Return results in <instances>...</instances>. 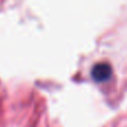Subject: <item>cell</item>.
<instances>
[{"label": "cell", "instance_id": "6da1fadb", "mask_svg": "<svg viewBox=\"0 0 127 127\" xmlns=\"http://www.w3.org/2000/svg\"><path fill=\"white\" fill-rule=\"evenodd\" d=\"M113 69L110 65L106 63H99L96 64L94 67L92 68V78L97 83H104V81L108 80L112 77Z\"/></svg>", "mask_w": 127, "mask_h": 127}]
</instances>
